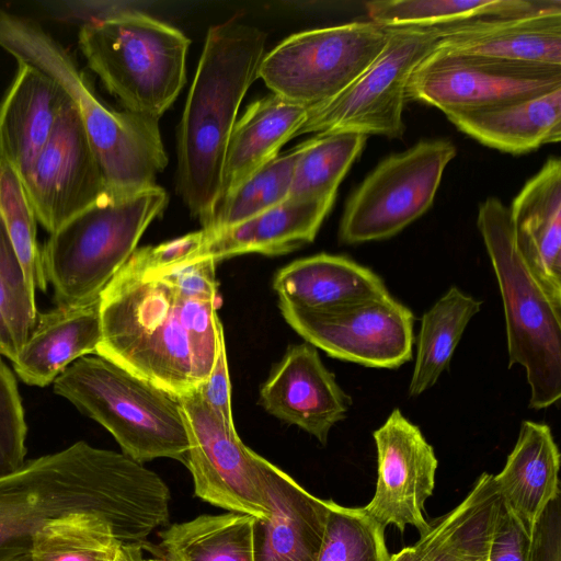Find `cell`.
Returning <instances> with one entry per match:
<instances>
[{
	"label": "cell",
	"mask_w": 561,
	"mask_h": 561,
	"mask_svg": "<svg viewBox=\"0 0 561 561\" xmlns=\"http://www.w3.org/2000/svg\"><path fill=\"white\" fill-rule=\"evenodd\" d=\"M278 306L299 335L331 357L392 369L412 356L413 312L390 294L317 309Z\"/></svg>",
	"instance_id": "12"
},
{
	"label": "cell",
	"mask_w": 561,
	"mask_h": 561,
	"mask_svg": "<svg viewBox=\"0 0 561 561\" xmlns=\"http://www.w3.org/2000/svg\"><path fill=\"white\" fill-rule=\"evenodd\" d=\"M299 153L298 145L286 153L277 154L230 194L219 199L203 230L207 233L219 232L286 201Z\"/></svg>",
	"instance_id": "33"
},
{
	"label": "cell",
	"mask_w": 561,
	"mask_h": 561,
	"mask_svg": "<svg viewBox=\"0 0 561 561\" xmlns=\"http://www.w3.org/2000/svg\"><path fill=\"white\" fill-rule=\"evenodd\" d=\"M479 142L524 153L561 139V88L493 108L447 117Z\"/></svg>",
	"instance_id": "26"
},
{
	"label": "cell",
	"mask_w": 561,
	"mask_h": 561,
	"mask_svg": "<svg viewBox=\"0 0 561 561\" xmlns=\"http://www.w3.org/2000/svg\"><path fill=\"white\" fill-rule=\"evenodd\" d=\"M529 535L501 500L486 561H526Z\"/></svg>",
	"instance_id": "41"
},
{
	"label": "cell",
	"mask_w": 561,
	"mask_h": 561,
	"mask_svg": "<svg viewBox=\"0 0 561 561\" xmlns=\"http://www.w3.org/2000/svg\"><path fill=\"white\" fill-rule=\"evenodd\" d=\"M481 305L482 301L453 286L423 314L410 397H417L436 383Z\"/></svg>",
	"instance_id": "29"
},
{
	"label": "cell",
	"mask_w": 561,
	"mask_h": 561,
	"mask_svg": "<svg viewBox=\"0 0 561 561\" xmlns=\"http://www.w3.org/2000/svg\"><path fill=\"white\" fill-rule=\"evenodd\" d=\"M279 301L301 308H327L389 294L371 270L341 255L320 253L291 262L273 280Z\"/></svg>",
	"instance_id": "25"
},
{
	"label": "cell",
	"mask_w": 561,
	"mask_h": 561,
	"mask_svg": "<svg viewBox=\"0 0 561 561\" xmlns=\"http://www.w3.org/2000/svg\"><path fill=\"white\" fill-rule=\"evenodd\" d=\"M255 461L267 515L254 522V561H317L328 500L312 495L257 454Z\"/></svg>",
	"instance_id": "16"
},
{
	"label": "cell",
	"mask_w": 561,
	"mask_h": 561,
	"mask_svg": "<svg viewBox=\"0 0 561 561\" xmlns=\"http://www.w3.org/2000/svg\"><path fill=\"white\" fill-rule=\"evenodd\" d=\"M101 337L99 301L38 312L30 336L12 362L13 369L27 385L47 386L77 359L96 354Z\"/></svg>",
	"instance_id": "22"
},
{
	"label": "cell",
	"mask_w": 561,
	"mask_h": 561,
	"mask_svg": "<svg viewBox=\"0 0 561 561\" xmlns=\"http://www.w3.org/2000/svg\"><path fill=\"white\" fill-rule=\"evenodd\" d=\"M351 403L308 342L290 345L260 389V404L270 414L306 431L322 445Z\"/></svg>",
	"instance_id": "17"
},
{
	"label": "cell",
	"mask_w": 561,
	"mask_h": 561,
	"mask_svg": "<svg viewBox=\"0 0 561 561\" xmlns=\"http://www.w3.org/2000/svg\"><path fill=\"white\" fill-rule=\"evenodd\" d=\"M510 209L514 240L535 279L561 307V162L550 157Z\"/></svg>",
	"instance_id": "19"
},
{
	"label": "cell",
	"mask_w": 561,
	"mask_h": 561,
	"mask_svg": "<svg viewBox=\"0 0 561 561\" xmlns=\"http://www.w3.org/2000/svg\"><path fill=\"white\" fill-rule=\"evenodd\" d=\"M334 201L287 198L233 227L216 233L205 231L204 244L186 262L201 259L217 262L245 253L278 255L294 251L313 241Z\"/></svg>",
	"instance_id": "21"
},
{
	"label": "cell",
	"mask_w": 561,
	"mask_h": 561,
	"mask_svg": "<svg viewBox=\"0 0 561 561\" xmlns=\"http://www.w3.org/2000/svg\"><path fill=\"white\" fill-rule=\"evenodd\" d=\"M121 542L112 526L91 513H71L47 522L33 538L34 561H115Z\"/></svg>",
	"instance_id": "32"
},
{
	"label": "cell",
	"mask_w": 561,
	"mask_h": 561,
	"mask_svg": "<svg viewBox=\"0 0 561 561\" xmlns=\"http://www.w3.org/2000/svg\"><path fill=\"white\" fill-rule=\"evenodd\" d=\"M560 453L547 424L524 421L503 469L493 476L501 500L530 535L558 495Z\"/></svg>",
	"instance_id": "23"
},
{
	"label": "cell",
	"mask_w": 561,
	"mask_h": 561,
	"mask_svg": "<svg viewBox=\"0 0 561 561\" xmlns=\"http://www.w3.org/2000/svg\"><path fill=\"white\" fill-rule=\"evenodd\" d=\"M378 477L371 501L363 508L379 524L404 533L408 525L425 534V501L433 494L438 466L433 447L399 409L374 432Z\"/></svg>",
	"instance_id": "15"
},
{
	"label": "cell",
	"mask_w": 561,
	"mask_h": 561,
	"mask_svg": "<svg viewBox=\"0 0 561 561\" xmlns=\"http://www.w3.org/2000/svg\"><path fill=\"white\" fill-rule=\"evenodd\" d=\"M27 426L15 377L0 358V477L25 462Z\"/></svg>",
	"instance_id": "37"
},
{
	"label": "cell",
	"mask_w": 561,
	"mask_h": 561,
	"mask_svg": "<svg viewBox=\"0 0 561 561\" xmlns=\"http://www.w3.org/2000/svg\"><path fill=\"white\" fill-rule=\"evenodd\" d=\"M0 215L30 285L45 291L37 219L20 176L3 161H0Z\"/></svg>",
	"instance_id": "36"
},
{
	"label": "cell",
	"mask_w": 561,
	"mask_h": 561,
	"mask_svg": "<svg viewBox=\"0 0 561 561\" xmlns=\"http://www.w3.org/2000/svg\"><path fill=\"white\" fill-rule=\"evenodd\" d=\"M142 548L140 547H124L122 546L119 553L115 561H141Z\"/></svg>",
	"instance_id": "44"
},
{
	"label": "cell",
	"mask_w": 561,
	"mask_h": 561,
	"mask_svg": "<svg viewBox=\"0 0 561 561\" xmlns=\"http://www.w3.org/2000/svg\"><path fill=\"white\" fill-rule=\"evenodd\" d=\"M385 529L363 507H346L328 500L317 561H388Z\"/></svg>",
	"instance_id": "35"
},
{
	"label": "cell",
	"mask_w": 561,
	"mask_h": 561,
	"mask_svg": "<svg viewBox=\"0 0 561 561\" xmlns=\"http://www.w3.org/2000/svg\"><path fill=\"white\" fill-rule=\"evenodd\" d=\"M266 34L234 20L211 26L178 130V192L203 229L219 197L228 141L259 78Z\"/></svg>",
	"instance_id": "3"
},
{
	"label": "cell",
	"mask_w": 561,
	"mask_h": 561,
	"mask_svg": "<svg viewBox=\"0 0 561 561\" xmlns=\"http://www.w3.org/2000/svg\"><path fill=\"white\" fill-rule=\"evenodd\" d=\"M367 136L335 130L300 144L288 198H333L346 172L362 152Z\"/></svg>",
	"instance_id": "31"
},
{
	"label": "cell",
	"mask_w": 561,
	"mask_h": 561,
	"mask_svg": "<svg viewBox=\"0 0 561 561\" xmlns=\"http://www.w3.org/2000/svg\"><path fill=\"white\" fill-rule=\"evenodd\" d=\"M218 304L185 298L160 277L124 265L100 296L96 354L179 398L190 394L216 359Z\"/></svg>",
	"instance_id": "2"
},
{
	"label": "cell",
	"mask_w": 561,
	"mask_h": 561,
	"mask_svg": "<svg viewBox=\"0 0 561 561\" xmlns=\"http://www.w3.org/2000/svg\"><path fill=\"white\" fill-rule=\"evenodd\" d=\"M167 204L165 191L157 185L126 197L104 194L50 233L42 267L57 306L98 302Z\"/></svg>",
	"instance_id": "5"
},
{
	"label": "cell",
	"mask_w": 561,
	"mask_h": 561,
	"mask_svg": "<svg viewBox=\"0 0 561 561\" xmlns=\"http://www.w3.org/2000/svg\"><path fill=\"white\" fill-rule=\"evenodd\" d=\"M54 392L106 428L138 462L171 458L185 465L188 436L180 398L116 363L91 354L53 382Z\"/></svg>",
	"instance_id": "4"
},
{
	"label": "cell",
	"mask_w": 561,
	"mask_h": 561,
	"mask_svg": "<svg viewBox=\"0 0 561 561\" xmlns=\"http://www.w3.org/2000/svg\"><path fill=\"white\" fill-rule=\"evenodd\" d=\"M78 46L124 110L159 121L185 84L190 39L147 14L117 9L81 24Z\"/></svg>",
	"instance_id": "6"
},
{
	"label": "cell",
	"mask_w": 561,
	"mask_h": 561,
	"mask_svg": "<svg viewBox=\"0 0 561 561\" xmlns=\"http://www.w3.org/2000/svg\"><path fill=\"white\" fill-rule=\"evenodd\" d=\"M308 110L306 105L274 93L247 107L228 141L217 202L275 158L280 147L296 137Z\"/></svg>",
	"instance_id": "24"
},
{
	"label": "cell",
	"mask_w": 561,
	"mask_h": 561,
	"mask_svg": "<svg viewBox=\"0 0 561 561\" xmlns=\"http://www.w3.org/2000/svg\"><path fill=\"white\" fill-rule=\"evenodd\" d=\"M10 561H34L31 554H24Z\"/></svg>",
	"instance_id": "45"
},
{
	"label": "cell",
	"mask_w": 561,
	"mask_h": 561,
	"mask_svg": "<svg viewBox=\"0 0 561 561\" xmlns=\"http://www.w3.org/2000/svg\"><path fill=\"white\" fill-rule=\"evenodd\" d=\"M561 88V66L433 50L412 72L407 99L447 117L525 100Z\"/></svg>",
	"instance_id": "11"
},
{
	"label": "cell",
	"mask_w": 561,
	"mask_h": 561,
	"mask_svg": "<svg viewBox=\"0 0 561 561\" xmlns=\"http://www.w3.org/2000/svg\"><path fill=\"white\" fill-rule=\"evenodd\" d=\"M457 149L446 139L422 140L380 161L348 198L339 238L356 244L390 238L433 204Z\"/></svg>",
	"instance_id": "10"
},
{
	"label": "cell",
	"mask_w": 561,
	"mask_h": 561,
	"mask_svg": "<svg viewBox=\"0 0 561 561\" xmlns=\"http://www.w3.org/2000/svg\"><path fill=\"white\" fill-rule=\"evenodd\" d=\"M187 436L185 466L195 495L233 513L255 518L267 515L255 455L194 391L180 397Z\"/></svg>",
	"instance_id": "13"
},
{
	"label": "cell",
	"mask_w": 561,
	"mask_h": 561,
	"mask_svg": "<svg viewBox=\"0 0 561 561\" xmlns=\"http://www.w3.org/2000/svg\"><path fill=\"white\" fill-rule=\"evenodd\" d=\"M388 561H430L426 556L415 546L405 547L399 552L389 557Z\"/></svg>",
	"instance_id": "43"
},
{
	"label": "cell",
	"mask_w": 561,
	"mask_h": 561,
	"mask_svg": "<svg viewBox=\"0 0 561 561\" xmlns=\"http://www.w3.org/2000/svg\"><path fill=\"white\" fill-rule=\"evenodd\" d=\"M141 561H167V560H164V559H147V560L142 559Z\"/></svg>",
	"instance_id": "46"
},
{
	"label": "cell",
	"mask_w": 561,
	"mask_h": 561,
	"mask_svg": "<svg viewBox=\"0 0 561 561\" xmlns=\"http://www.w3.org/2000/svg\"><path fill=\"white\" fill-rule=\"evenodd\" d=\"M20 179L37 222L49 233L105 194L101 168L71 100Z\"/></svg>",
	"instance_id": "14"
},
{
	"label": "cell",
	"mask_w": 561,
	"mask_h": 561,
	"mask_svg": "<svg viewBox=\"0 0 561 561\" xmlns=\"http://www.w3.org/2000/svg\"><path fill=\"white\" fill-rule=\"evenodd\" d=\"M526 561H561V496L543 510L530 535Z\"/></svg>",
	"instance_id": "42"
},
{
	"label": "cell",
	"mask_w": 561,
	"mask_h": 561,
	"mask_svg": "<svg viewBox=\"0 0 561 561\" xmlns=\"http://www.w3.org/2000/svg\"><path fill=\"white\" fill-rule=\"evenodd\" d=\"M35 291L0 215V355L11 363L35 325Z\"/></svg>",
	"instance_id": "34"
},
{
	"label": "cell",
	"mask_w": 561,
	"mask_h": 561,
	"mask_svg": "<svg viewBox=\"0 0 561 561\" xmlns=\"http://www.w3.org/2000/svg\"><path fill=\"white\" fill-rule=\"evenodd\" d=\"M500 502L493 474L482 473L465 500L430 524L415 546L430 561H486Z\"/></svg>",
	"instance_id": "27"
},
{
	"label": "cell",
	"mask_w": 561,
	"mask_h": 561,
	"mask_svg": "<svg viewBox=\"0 0 561 561\" xmlns=\"http://www.w3.org/2000/svg\"><path fill=\"white\" fill-rule=\"evenodd\" d=\"M388 38V27L371 21L296 33L264 55L259 78L274 94L310 108L352 84Z\"/></svg>",
	"instance_id": "8"
},
{
	"label": "cell",
	"mask_w": 561,
	"mask_h": 561,
	"mask_svg": "<svg viewBox=\"0 0 561 561\" xmlns=\"http://www.w3.org/2000/svg\"><path fill=\"white\" fill-rule=\"evenodd\" d=\"M170 490L144 463L83 440L0 477V561L31 554L35 534L71 513L104 518L124 547L145 548L169 519Z\"/></svg>",
	"instance_id": "1"
},
{
	"label": "cell",
	"mask_w": 561,
	"mask_h": 561,
	"mask_svg": "<svg viewBox=\"0 0 561 561\" xmlns=\"http://www.w3.org/2000/svg\"><path fill=\"white\" fill-rule=\"evenodd\" d=\"M387 45L375 61L334 99L310 107L296 136L335 130L401 138L412 72L434 50L439 26L388 27Z\"/></svg>",
	"instance_id": "9"
},
{
	"label": "cell",
	"mask_w": 561,
	"mask_h": 561,
	"mask_svg": "<svg viewBox=\"0 0 561 561\" xmlns=\"http://www.w3.org/2000/svg\"><path fill=\"white\" fill-rule=\"evenodd\" d=\"M434 50L561 66V2L520 15L489 16L439 26Z\"/></svg>",
	"instance_id": "18"
},
{
	"label": "cell",
	"mask_w": 561,
	"mask_h": 561,
	"mask_svg": "<svg viewBox=\"0 0 561 561\" xmlns=\"http://www.w3.org/2000/svg\"><path fill=\"white\" fill-rule=\"evenodd\" d=\"M549 1L522 0H385L366 3L371 22L383 27L442 26L489 16L520 15Z\"/></svg>",
	"instance_id": "30"
},
{
	"label": "cell",
	"mask_w": 561,
	"mask_h": 561,
	"mask_svg": "<svg viewBox=\"0 0 561 561\" xmlns=\"http://www.w3.org/2000/svg\"><path fill=\"white\" fill-rule=\"evenodd\" d=\"M205 240L206 233L202 229L154 247L136 249L125 265L140 274L158 273L190 260Z\"/></svg>",
	"instance_id": "38"
},
{
	"label": "cell",
	"mask_w": 561,
	"mask_h": 561,
	"mask_svg": "<svg viewBox=\"0 0 561 561\" xmlns=\"http://www.w3.org/2000/svg\"><path fill=\"white\" fill-rule=\"evenodd\" d=\"M255 517L229 512L201 515L160 534L167 561H254Z\"/></svg>",
	"instance_id": "28"
},
{
	"label": "cell",
	"mask_w": 561,
	"mask_h": 561,
	"mask_svg": "<svg viewBox=\"0 0 561 561\" xmlns=\"http://www.w3.org/2000/svg\"><path fill=\"white\" fill-rule=\"evenodd\" d=\"M215 266L213 259H201L145 275L160 277L185 298L219 302Z\"/></svg>",
	"instance_id": "39"
},
{
	"label": "cell",
	"mask_w": 561,
	"mask_h": 561,
	"mask_svg": "<svg viewBox=\"0 0 561 561\" xmlns=\"http://www.w3.org/2000/svg\"><path fill=\"white\" fill-rule=\"evenodd\" d=\"M202 400L231 431H236L232 407L231 387L228 371L225 335L222 325L218 332V348L213 369L208 378L196 390Z\"/></svg>",
	"instance_id": "40"
},
{
	"label": "cell",
	"mask_w": 561,
	"mask_h": 561,
	"mask_svg": "<svg viewBox=\"0 0 561 561\" xmlns=\"http://www.w3.org/2000/svg\"><path fill=\"white\" fill-rule=\"evenodd\" d=\"M478 228L503 299L510 367L525 368L529 407L548 408L561 397V307L519 254L507 206L496 197L486 198L479 206Z\"/></svg>",
	"instance_id": "7"
},
{
	"label": "cell",
	"mask_w": 561,
	"mask_h": 561,
	"mask_svg": "<svg viewBox=\"0 0 561 561\" xmlns=\"http://www.w3.org/2000/svg\"><path fill=\"white\" fill-rule=\"evenodd\" d=\"M18 65L0 103V161L22 178L46 145L70 98L43 72Z\"/></svg>",
	"instance_id": "20"
}]
</instances>
